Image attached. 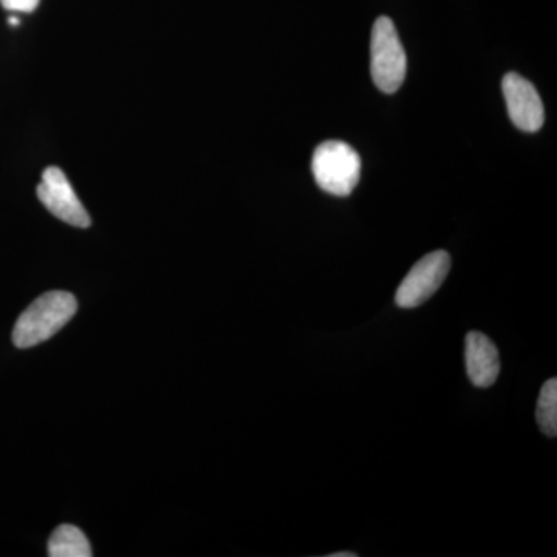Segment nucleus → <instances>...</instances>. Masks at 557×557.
<instances>
[{"mask_svg":"<svg viewBox=\"0 0 557 557\" xmlns=\"http://www.w3.org/2000/svg\"><path fill=\"white\" fill-rule=\"evenodd\" d=\"M536 421L548 437L557 435V380H548L537 399Z\"/></svg>","mask_w":557,"mask_h":557,"instance_id":"1a4fd4ad","label":"nucleus"},{"mask_svg":"<svg viewBox=\"0 0 557 557\" xmlns=\"http://www.w3.org/2000/svg\"><path fill=\"white\" fill-rule=\"evenodd\" d=\"M9 24L13 25V27H17V25L21 24L20 17L16 16H10L9 17Z\"/></svg>","mask_w":557,"mask_h":557,"instance_id":"f8f14e48","label":"nucleus"},{"mask_svg":"<svg viewBox=\"0 0 557 557\" xmlns=\"http://www.w3.org/2000/svg\"><path fill=\"white\" fill-rule=\"evenodd\" d=\"M0 3L11 13H32L38 9L39 0H0Z\"/></svg>","mask_w":557,"mask_h":557,"instance_id":"9d476101","label":"nucleus"},{"mask_svg":"<svg viewBox=\"0 0 557 557\" xmlns=\"http://www.w3.org/2000/svg\"><path fill=\"white\" fill-rule=\"evenodd\" d=\"M465 361L469 380L479 388L493 386L500 373V359L493 341L480 332H469Z\"/></svg>","mask_w":557,"mask_h":557,"instance_id":"0eeeda50","label":"nucleus"},{"mask_svg":"<svg viewBox=\"0 0 557 557\" xmlns=\"http://www.w3.org/2000/svg\"><path fill=\"white\" fill-rule=\"evenodd\" d=\"M91 547L86 534L79 528L61 525L51 534L49 541L50 557H91Z\"/></svg>","mask_w":557,"mask_h":557,"instance_id":"6e6552de","label":"nucleus"},{"mask_svg":"<svg viewBox=\"0 0 557 557\" xmlns=\"http://www.w3.org/2000/svg\"><path fill=\"white\" fill-rule=\"evenodd\" d=\"M450 270V258L448 252H429L423 259L418 260L408 276L403 278L395 295V302L401 309H416L426 302L432 295L445 282Z\"/></svg>","mask_w":557,"mask_h":557,"instance_id":"20e7f679","label":"nucleus"},{"mask_svg":"<svg viewBox=\"0 0 557 557\" xmlns=\"http://www.w3.org/2000/svg\"><path fill=\"white\" fill-rule=\"evenodd\" d=\"M38 197L54 218L76 226L89 228L91 220L89 212L81 203L78 196L70 185L67 175L57 166L47 168L42 174V182L38 186Z\"/></svg>","mask_w":557,"mask_h":557,"instance_id":"39448f33","label":"nucleus"},{"mask_svg":"<svg viewBox=\"0 0 557 557\" xmlns=\"http://www.w3.org/2000/svg\"><path fill=\"white\" fill-rule=\"evenodd\" d=\"M405 47L399 40L394 21L381 16L375 21L370 39V73L383 94H395L406 79Z\"/></svg>","mask_w":557,"mask_h":557,"instance_id":"7ed1b4c3","label":"nucleus"},{"mask_svg":"<svg viewBox=\"0 0 557 557\" xmlns=\"http://www.w3.org/2000/svg\"><path fill=\"white\" fill-rule=\"evenodd\" d=\"M330 557H357L355 553L348 552V553H335V555H330Z\"/></svg>","mask_w":557,"mask_h":557,"instance_id":"9b49d317","label":"nucleus"},{"mask_svg":"<svg viewBox=\"0 0 557 557\" xmlns=\"http://www.w3.org/2000/svg\"><path fill=\"white\" fill-rule=\"evenodd\" d=\"M319 188L336 197H347L361 178V157L347 143L338 139L319 145L311 161Z\"/></svg>","mask_w":557,"mask_h":557,"instance_id":"f03ea898","label":"nucleus"},{"mask_svg":"<svg viewBox=\"0 0 557 557\" xmlns=\"http://www.w3.org/2000/svg\"><path fill=\"white\" fill-rule=\"evenodd\" d=\"M76 310L78 302L72 293H46L17 319L13 330L14 346L30 348L50 339L75 317Z\"/></svg>","mask_w":557,"mask_h":557,"instance_id":"f257e3e1","label":"nucleus"},{"mask_svg":"<svg viewBox=\"0 0 557 557\" xmlns=\"http://www.w3.org/2000/svg\"><path fill=\"white\" fill-rule=\"evenodd\" d=\"M509 119L518 129L534 134L544 126L545 110L536 87L519 73H507L502 83Z\"/></svg>","mask_w":557,"mask_h":557,"instance_id":"423d86ee","label":"nucleus"}]
</instances>
